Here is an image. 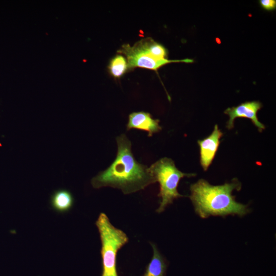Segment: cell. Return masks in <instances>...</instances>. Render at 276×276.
Masks as SVG:
<instances>
[{
	"mask_svg": "<svg viewBox=\"0 0 276 276\" xmlns=\"http://www.w3.org/2000/svg\"><path fill=\"white\" fill-rule=\"evenodd\" d=\"M153 254L143 276H165L167 269L166 262L155 244L151 243Z\"/></svg>",
	"mask_w": 276,
	"mask_h": 276,
	"instance_id": "10",
	"label": "cell"
},
{
	"mask_svg": "<svg viewBox=\"0 0 276 276\" xmlns=\"http://www.w3.org/2000/svg\"><path fill=\"white\" fill-rule=\"evenodd\" d=\"M259 4L261 7L268 11H271L276 8L275 0H260Z\"/></svg>",
	"mask_w": 276,
	"mask_h": 276,
	"instance_id": "12",
	"label": "cell"
},
{
	"mask_svg": "<svg viewBox=\"0 0 276 276\" xmlns=\"http://www.w3.org/2000/svg\"><path fill=\"white\" fill-rule=\"evenodd\" d=\"M262 107V103L259 101H247L237 106L226 109L224 113L227 114L229 119L226 123L228 129L234 127V121L236 118H244L250 119L259 132L265 129V125L261 123L257 116L258 111Z\"/></svg>",
	"mask_w": 276,
	"mask_h": 276,
	"instance_id": "6",
	"label": "cell"
},
{
	"mask_svg": "<svg viewBox=\"0 0 276 276\" xmlns=\"http://www.w3.org/2000/svg\"><path fill=\"white\" fill-rule=\"evenodd\" d=\"M149 169L155 182H158L159 185L157 196L160 198V201L156 211L158 213L163 212L168 205L173 203L174 199L184 196L177 190L180 179L184 177H191L196 175L180 171L176 167L174 161L168 157L158 159Z\"/></svg>",
	"mask_w": 276,
	"mask_h": 276,
	"instance_id": "3",
	"label": "cell"
},
{
	"mask_svg": "<svg viewBox=\"0 0 276 276\" xmlns=\"http://www.w3.org/2000/svg\"><path fill=\"white\" fill-rule=\"evenodd\" d=\"M74 202L72 194L68 190L63 189L55 191L50 199L52 209L61 213L70 211L74 204Z\"/></svg>",
	"mask_w": 276,
	"mask_h": 276,
	"instance_id": "9",
	"label": "cell"
},
{
	"mask_svg": "<svg viewBox=\"0 0 276 276\" xmlns=\"http://www.w3.org/2000/svg\"><path fill=\"white\" fill-rule=\"evenodd\" d=\"M223 134L216 124L210 135L197 141L200 151V163L204 171H206L212 164Z\"/></svg>",
	"mask_w": 276,
	"mask_h": 276,
	"instance_id": "7",
	"label": "cell"
},
{
	"mask_svg": "<svg viewBox=\"0 0 276 276\" xmlns=\"http://www.w3.org/2000/svg\"><path fill=\"white\" fill-rule=\"evenodd\" d=\"M117 156L112 164L91 180L93 188L109 187L129 194L155 183L149 167L138 162L131 151V142L125 134L116 137Z\"/></svg>",
	"mask_w": 276,
	"mask_h": 276,
	"instance_id": "1",
	"label": "cell"
},
{
	"mask_svg": "<svg viewBox=\"0 0 276 276\" xmlns=\"http://www.w3.org/2000/svg\"><path fill=\"white\" fill-rule=\"evenodd\" d=\"M153 41L151 38H146L139 40L133 46L125 44L118 53L126 56L128 67L130 68L139 67L156 71L160 67L171 62L192 63L194 62L193 59L189 58L180 60L156 58L152 53Z\"/></svg>",
	"mask_w": 276,
	"mask_h": 276,
	"instance_id": "5",
	"label": "cell"
},
{
	"mask_svg": "<svg viewBox=\"0 0 276 276\" xmlns=\"http://www.w3.org/2000/svg\"><path fill=\"white\" fill-rule=\"evenodd\" d=\"M126 59L121 55L115 56L110 61L108 68L110 74L115 78L121 77L128 68Z\"/></svg>",
	"mask_w": 276,
	"mask_h": 276,
	"instance_id": "11",
	"label": "cell"
},
{
	"mask_svg": "<svg viewBox=\"0 0 276 276\" xmlns=\"http://www.w3.org/2000/svg\"><path fill=\"white\" fill-rule=\"evenodd\" d=\"M241 183L237 178L231 182L213 186L204 179H200L190 186L189 196L196 213L202 218L210 216L240 217L249 212L248 205L236 201L232 194L234 190L240 191Z\"/></svg>",
	"mask_w": 276,
	"mask_h": 276,
	"instance_id": "2",
	"label": "cell"
},
{
	"mask_svg": "<svg viewBox=\"0 0 276 276\" xmlns=\"http://www.w3.org/2000/svg\"><path fill=\"white\" fill-rule=\"evenodd\" d=\"M159 122V120L153 119L149 112H133L129 115L126 129L127 130L134 129L147 131L148 136L150 137L162 130Z\"/></svg>",
	"mask_w": 276,
	"mask_h": 276,
	"instance_id": "8",
	"label": "cell"
},
{
	"mask_svg": "<svg viewBox=\"0 0 276 276\" xmlns=\"http://www.w3.org/2000/svg\"><path fill=\"white\" fill-rule=\"evenodd\" d=\"M96 224L101 242V276H118L116 267L117 255L118 250L128 242V238L123 231L111 224L105 213L100 214Z\"/></svg>",
	"mask_w": 276,
	"mask_h": 276,
	"instance_id": "4",
	"label": "cell"
}]
</instances>
